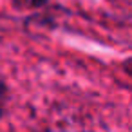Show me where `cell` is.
Listing matches in <instances>:
<instances>
[{
	"mask_svg": "<svg viewBox=\"0 0 132 132\" xmlns=\"http://www.w3.org/2000/svg\"><path fill=\"white\" fill-rule=\"evenodd\" d=\"M6 98H7V89H6V83L0 78V114L4 110V105H6Z\"/></svg>",
	"mask_w": 132,
	"mask_h": 132,
	"instance_id": "1",
	"label": "cell"
},
{
	"mask_svg": "<svg viewBox=\"0 0 132 132\" xmlns=\"http://www.w3.org/2000/svg\"><path fill=\"white\" fill-rule=\"evenodd\" d=\"M24 2L27 6H31V7H42V6H45L49 2V0H24Z\"/></svg>",
	"mask_w": 132,
	"mask_h": 132,
	"instance_id": "2",
	"label": "cell"
}]
</instances>
